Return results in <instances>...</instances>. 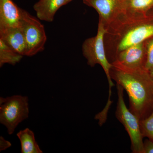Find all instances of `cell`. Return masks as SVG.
<instances>
[{
  "label": "cell",
  "instance_id": "obj_1",
  "mask_svg": "<svg viewBox=\"0 0 153 153\" xmlns=\"http://www.w3.org/2000/svg\"><path fill=\"white\" fill-rule=\"evenodd\" d=\"M148 13L143 15L119 14L106 28L105 46L111 63L121 51L153 37V15Z\"/></svg>",
  "mask_w": 153,
  "mask_h": 153
},
{
  "label": "cell",
  "instance_id": "obj_2",
  "mask_svg": "<svg viewBox=\"0 0 153 153\" xmlns=\"http://www.w3.org/2000/svg\"><path fill=\"white\" fill-rule=\"evenodd\" d=\"M111 76L126 90L129 99V109L140 120L153 110V80L145 68L131 69L111 63Z\"/></svg>",
  "mask_w": 153,
  "mask_h": 153
},
{
  "label": "cell",
  "instance_id": "obj_3",
  "mask_svg": "<svg viewBox=\"0 0 153 153\" xmlns=\"http://www.w3.org/2000/svg\"><path fill=\"white\" fill-rule=\"evenodd\" d=\"M106 32L107 30L104 24L99 21L96 35L85 39L82 44V52L83 56L87 60L88 66L94 67L97 64H99L102 66L106 74L109 90L108 100L105 107L109 108L111 104L110 100L111 88L114 85L111 76L112 64L108 59L105 46L104 38Z\"/></svg>",
  "mask_w": 153,
  "mask_h": 153
},
{
  "label": "cell",
  "instance_id": "obj_4",
  "mask_svg": "<svg viewBox=\"0 0 153 153\" xmlns=\"http://www.w3.org/2000/svg\"><path fill=\"white\" fill-rule=\"evenodd\" d=\"M27 96L14 95L0 97V123L12 135L19 124L29 117L30 107Z\"/></svg>",
  "mask_w": 153,
  "mask_h": 153
},
{
  "label": "cell",
  "instance_id": "obj_5",
  "mask_svg": "<svg viewBox=\"0 0 153 153\" xmlns=\"http://www.w3.org/2000/svg\"><path fill=\"white\" fill-rule=\"evenodd\" d=\"M117 88L118 99L116 116L129 135L132 152L143 153V137L141 131L140 120L127 107L123 98V87L117 84Z\"/></svg>",
  "mask_w": 153,
  "mask_h": 153
},
{
  "label": "cell",
  "instance_id": "obj_6",
  "mask_svg": "<svg viewBox=\"0 0 153 153\" xmlns=\"http://www.w3.org/2000/svg\"><path fill=\"white\" fill-rule=\"evenodd\" d=\"M21 24L27 45L26 56L32 57L42 52L47 36L44 26L39 19L22 9Z\"/></svg>",
  "mask_w": 153,
  "mask_h": 153
},
{
  "label": "cell",
  "instance_id": "obj_7",
  "mask_svg": "<svg viewBox=\"0 0 153 153\" xmlns=\"http://www.w3.org/2000/svg\"><path fill=\"white\" fill-rule=\"evenodd\" d=\"M146 62V51L144 42L121 51L117 54L112 63L127 68L137 69L145 68Z\"/></svg>",
  "mask_w": 153,
  "mask_h": 153
},
{
  "label": "cell",
  "instance_id": "obj_8",
  "mask_svg": "<svg viewBox=\"0 0 153 153\" xmlns=\"http://www.w3.org/2000/svg\"><path fill=\"white\" fill-rule=\"evenodd\" d=\"M123 0H83L85 5L93 8L99 16V20L105 28L117 17L120 13Z\"/></svg>",
  "mask_w": 153,
  "mask_h": 153
},
{
  "label": "cell",
  "instance_id": "obj_9",
  "mask_svg": "<svg viewBox=\"0 0 153 153\" xmlns=\"http://www.w3.org/2000/svg\"><path fill=\"white\" fill-rule=\"evenodd\" d=\"M22 10L12 0H0V30L21 27Z\"/></svg>",
  "mask_w": 153,
  "mask_h": 153
},
{
  "label": "cell",
  "instance_id": "obj_10",
  "mask_svg": "<svg viewBox=\"0 0 153 153\" xmlns=\"http://www.w3.org/2000/svg\"><path fill=\"white\" fill-rule=\"evenodd\" d=\"M0 39L19 54L26 56L27 45L22 26L0 30Z\"/></svg>",
  "mask_w": 153,
  "mask_h": 153
},
{
  "label": "cell",
  "instance_id": "obj_11",
  "mask_svg": "<svg viewBox=\"0 0 153 153\" xmlns=\"http://www.w3.org/2000/svg\"><path fill=\"white\" fill-rule=\"evenodd\" d=\"M66 0H39L33 6L38 19L52 22L55 14L62 6L66 5Z\"/></svg>",
  "mask_w": 153,
  "mask_h": 153
},
{
  "label": "cell",
  "instance_id": "obj_12",
  "mask_svg": "<svg viewBox=\"0 0 153 153\" xmlns=\"http://www.w3.org/2000/svg\"><path fill=\"white\" fill-rule=\"evenodd\" d=\"M153 8V0H124L120 14L143 15Z\"/></svg>",
  "mask_w": 153,
  "mask_h": 153
},
{
  "label": "cell",
  "instance_id": "obj_13",
  "mask_svg": "<svg viewBox=\"0 0 153 153\" xmlns=\"http://www.w3.org/2000/svg\"><path fill=\"white\" fill-rule=\"evenodd\" d=\"M20 140L22 153H42L35 137V134L29 128L20 130L16 134Z\"/></svg>",
  "mask_w": 153,
  "mask_h": 153
},
{
  "label": "cell",
  "instance_id": "obj_14",
  "mask_svg": "<svg viewBox=\"0 0 153 153\" xmlns=\"http://www.w3.org/2000/svg\"><path fill=\"white\" fill-rule=\"evenodd\" d=\"M23 56L0 39V67L5 64L15 66L21 61Z\"/></svg>",
  "mask_w": 153,
  "mask_h": 153
},
{
  "label": "cell",
  "instance_id": "obj_15",
  "mask_svg": "<svg viewBox=\"0 0 153 153\" xmlns=\"http://www.w3.org/2000/svg\"><path fill=\"white\" fill-rule=\"evenodd\" d=\"M140 126L143 137H147L153 142V110L149 116L140 120Z\"/></svg>",
  "mask_w": 153,
  "mask_h": 153
},
{
  "label": "cell",
  "instance_id": "obj_16",
  "mask_svg": "<svg viewBox=\"0 0 153 153\" xmlns=\"http://www.w3.org/2000/svg\"><path fill=\"white\" fill-rule=\"evenodd\" d=\"M146 51L145 68L148 71L153 68V37L145 41Z\"/></svg>",
  "mask_w": 153,
  "mask_h": 153
},
{
  "label": "cell",
  "instance_id": "obj_17",
  "mask_svg": "<svg viewBox=\"0 0 153 153\" xmlns=\"http://www.w3.org/2000/svg\"><path fill=\"white\" fill-rule=\"evenodd\" d=\"M12 144L3 136L0 137V152L6 150L10 147Z\"/></svg>",
  "mask_w": 153,
  "mask_h": 153
},
{
  "label": "cell",
  "instance_id": "obj_18",
  "mask_svg": "<svg viewBox=\"0 0 153 153\" xmlns=\"http://www.w3.org/2000/svg\"><path fill=\"white\" fill-rule=\"evenodd\" d=\"M143 153H153V142L149 140L144 142Z\"/></svg>",
  "mask_w": 153,
  "mask_h": 153
},
{
  "label": "cell",
  "instance_id": "obj_19",
  "mask_svg": "<svg viewBox=\"0 0 153 153\" xmlns=\"http://www.w3.org/2000/svg\"><path fill=\"white\" fill-rule=\"evenodd\" d=\"M149 72L150 75L151 77H152V79L153 80V68L152 69H151L150 71H149Z\"/></svg>",
  "mask_w": 153,
  "mask_h": 153
},
{
  "label": "cell",
  "instance_id": "obj_20",
  "mask_svg": "<svg viewBox=\"0 0 153 153\" xmlns=\"http://www.w3.org/2000/svg\"><path fill=\"white\" fill-rule=\"evenodd\" d=\"M72 0H66V5L69 2L71 1Z\"/></svg>",
  "mask_w": 153,
  "mask_h": 153
}]
</instances>
